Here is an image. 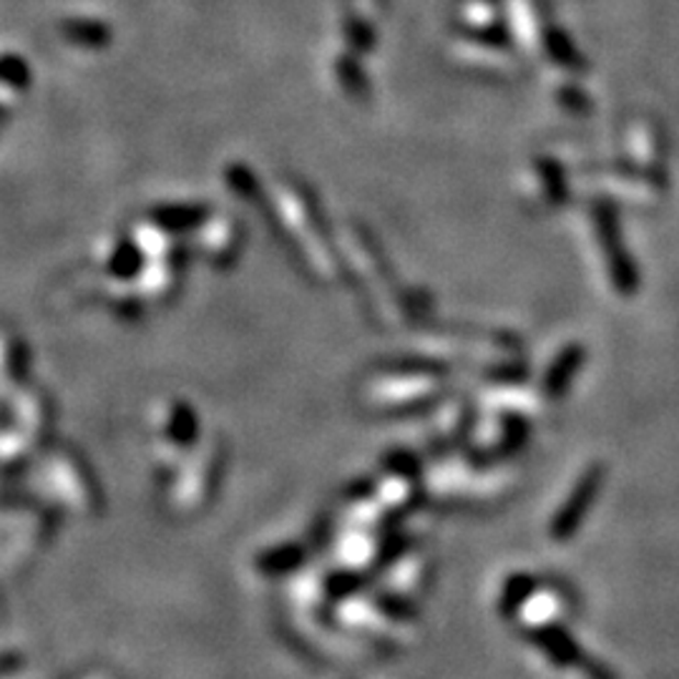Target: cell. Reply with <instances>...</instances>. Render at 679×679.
<instances>
[{
  "mask_svg": "<svg viewBox=\"0 0 679 679\" xmlns=\"http://www.w3.org/2000/svg\"><path fill=\"white\" fill-rule=\"evenodd\" d=\"M601 486H604V466L595 463V466L584 471L577 484H574L572 494L566 496V501L558 506L552 527H548V534H552L554 541H562L564 544V541L577 536V531L581 529V523L591 511V506L597 503Z\"/></svg>",
  "mask_w": 679,
  "mask_h": 679,
  "instance_id": "obj_1",
  "label": "cell"
},
{
  "mask_svg": "<svg viewBox=\"0 0 679 679\" xmlns=\"http://www.w3.org/2000/svg\"><path fill=\"white\" fill-rule=\"evenodd\" d=\"M529 640L534 642L556 667H584V661L589 659L587 652L581 649V644L558 624L531 626Z\"/></svg>",
  "mask_w": 679,
  "mask_h": 679,
  "instance_id": "obj_2",
  "label": "cell"
},
{
  "mask_svg": "<svg viewBox=\"0 0 679 679\" xmlns=\"http://www.w3.org/2000/svg\"><path fill=\"white\" fill-rule=\"evenodd\" d=\"M584 352L581 348L572 346L558 352V358L548 367V373L544 377V395L552 400L564 398L566 391H569V385L574 383V377H577L579 367H581Z\"/></svg>",
  "mask_w": 679,
  "mask_h": 679,
  "instance_id": "obj_3",
  "label": "cell"
},
{
  "mask_svg": "<svg viewBox=\"0 0 679 679\" xmlns=\"http://www.w3.org/2000/svg\"><path fill=\"white\" fill-rule=\"evenodd\" d=\"M539 581L531 577V574H513L503 581L501 599H498V609H501L503 616H516L523 609V604L536 595Z\"/></svg>",
  "mask_w": 679,
  "mask_h": 679,
  "instance_id": "obj_4",
  "label": "cell"
},
{
  "mask_svg": "<svg viewBox=\"0 0 679 679\" xmlns=\"http://www.w3.org/2000/svg\"><path fill=\"white\" fill-rule=\"evenodd\" d=\"M303 556H305L303 548L295 544H285V546L272 548V552H264L260 556V562H257V566H260L264 574H274V577H278V574H287L292 569H297V566L303 564Z\"/></svg>",
  "mask_w": 679,
  "mask_h": 679,
  "instance_id": "obj_5",
  "label": "cell"
},
{
  "mask_svg": "<svg viewBox=\"0 0 679 679\" xmlns=\"http://www.w3.org/2000/svg\"><path fill=\"white\" fill-rule=\"evenodd\" d=\"M196 431H200V423H196V416L192 412V408L179 406L174 412H171L169 435L174 438L177 443H182V445L194 443Z\"/></svg>",
  "mask_w": 679,
  "mask_h": 679,
  "instance_id": "obj_6",
  "label": "cell"
},
{
  "mask_svg": "<svg viewBox=\"0 0 679 679\" xmlns=\"http://www.w3.org/2000/svg\"><path fill=\"white\" fill-rule=\"evenodd\" d=\"M388 466L398 471V474H403V471H406V468L412 471V474H416V471H418V461H416V459H410V455H406V453H400V455H393V459L388 461Z\"/></svg>",
  "mask_w": 679,
  "mask_h": 679,
  "instance_id": "obj_7",
  "label": "cell"
},
{
  "mask_svg": "<svg viewBox=\"0 0 679 679\" xmlns=\"http://www.w3.org/2000/svg\"><path fill=\"white\" fill-rule=\"evenodd\" d=\"M330 591L335 597H346V595H350L352 589H355V581H352L350 577H335V579H330Z\"/></svg>",
  "mask_w": 679,
  "mask_h": 679,
  "instance_id": "obj_8",
  "label": "cell"
}]
</instances>
